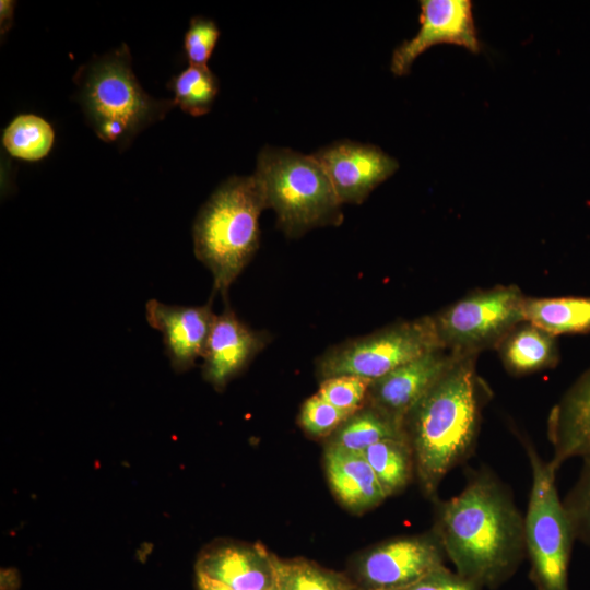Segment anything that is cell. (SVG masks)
Returning a JSON list of instances; mask_svg holds the SVG:
<instances>
[{
    "mask_svg": "<svg viewBox=\"0 0 590 590\" xmlns=\"http://www.w3.org/2000/svg\"><path fill=\"white\" fill-rule=\"evenodd\" d=\"M174 103L185 113L199 117L210 111L219 92V81L208 66H190L168 84Z\"/></svg>",
    "mask_w": 590,
    "mask_h": 590,
    "instance_id": "obj_23",
    "label": "cell"
},
{
    "mask_svg": "<svg viewBox=\"0 0 590 590\" xmlns=\"http://www.w3.org/2000/svg\"><path fill=\"white\" fill-rule=\"evenodd\" d=\"M371 380L353 375H342L321 380L318 394L332 405L356 412L367 398Z\"/></svg>",
    "mask_w": 590,
    "mask_h": 590,
    "instance_id": "obj_27",
    "label": "cell"
},
{
    "mask_svg": "<svg viewBox=\"0 0 590 590\" xmlns=\"http://www.w3.org/2000/svg\"><path fill=\"white\" fill-rule=\"evenodd\" d=\"M403 438L405 435L400 422L365 403L331 434L328 444L345 450L363 452L379 441Z\"/></svg>",
    "mask_w": 590,
    "mask_h": 590,
    "instance_id": "obj_20",
    "label": "cell"
},
{
    "mask_svg": "<svg viewBox=\"0 0 590 590\" xmlns=\"http://www.w3.org/2000/svg\"><path fill=\"white\" fill-rule=\"evenodd\" d=\"M582 461L579 477L563 505L575 539L590 546V458Z\"/></svg>",
    "mask_w": 590,
    "mask_h": 590,
    "instance_id": "obj_25",
    "label": "cell"
},
{
    "mask_svg": "<svg viewBox=\"0 0 590 590\" xmlns=\"http://www.w3.org/2000/svg\"><path fill=\"white\" fill-rule=\"evenodd\" d=\"M440 349L432 315L423 316L329 347L317 359V374L321 380L342 375L375 380Z\"/></svg>",
    "mask_w": 590,
    "mask_h": 590,
    "instance_id": "obj_7",
    "label": "cell"
},
{
    "mask_svg": "<svg viewBox=\"0 0 590 590\" xmlns=\"http://www.w3.org/2000/svg\"><path fill=\"white\" fill-rule=\"evenodd\" d=\"M396 590H482L473 582L441 566L416 582Z\"/></svg>",
    "mask_w": 590,
    "mask_h": 590,
    "instance_id": "obj_29",
    "label": "cell"
},
{
    "mask_svg": "<svg viewBox=\"0 0 590 590\" xmlns=\"http://www.w3.org/2000/svg\"><path fill=\"white\" fill-rule=\"evenodd\" d=\"M550 460L557 472L571 458H590V367L568 388L547 417Z\"/></svg>",
    "mask_w": 590,
    "mask_h": 590,
    "instance_id": "obj_16",
    "label": "cell"
},
{
    "mask_svg": "<svg viewBox=\"0 0 590 590\" xmlns=\"http://www.w3.org/2000/svg\"><path fill=\"white\" fill-rule=\"evenodd\" d=\"M526 296L517 285L473 291L432 315L442 349L459 355L496 349L523 318Z\"/></svg>",
    "mask_w": 590,
    "mask_h": 590,
    "instance_id": "obj_8",
    "label": "cell"
},
{
    "mask_svg": "<svg viewBox=\"0 0 590 590\" xmlns=\"http://www.w3.org/2000/svg\"><path fill=\"white\" fill-rule=\"evenodd\" d=\"M477 356H460L403 418L415 473L429 498L436 497L445 476L475 447L489 394L476 371Z\"/></svg>",
    "mask_w": 590,
    "mask_h": 590,
    "instance_id": "obj_2",
    "label": "cell"
},
{
    "mask_svg": "<svg viewBox=\"0 0 590 590\" xmlns=\"http://www.w3.org/2000/svg\"><path fill=\"white\" fill-rule=\"evenodd\" d=\"M445 551L433 530L375 545L359 557L357 571L367 590H396L445 566Z\"/></svg>",
    "mask_w": 590,
    "mask_h": 590,
    "instance_id": "obj_9",
    "label": "cell"
},
{
    "mask_svg": "<svg viewBox=\"0 0 590 590\" xmlns=\"http://www.w3.org/2000/svg\"><path fill=\"white\" fill-rule=\"evenodd\" d=\"M462 355L445 349L417 357L371 380L366 402L403 425L410 409Z\"/></svg>",
    "mask_w": 590,
    "mask_h": 590,
    "instance_id": "obj_12",
    "label": "cell"
},
{
    "mask_svg": "<svg viewBox=\"0 0 590 590\" xmlns=\"http://www.w3.org/2000/svg\"><path fill=\"white\" fill-rule=\"evenodd\" d=\"M74 81L91 128L103 141L119 146L129 144L176 106L173 99L153 98L141 87L126 44L94 57L78 70Z\"/></svg>",
    "mask_w": 590,
    "mask_h": 590,
    "instance_id": "obj_4",
    "label": "cell"
},
{
    "mask_svg": "<svg viewBox=\"0 0 590 590\" xmlns=\"http://www.w3.org/2000/svg\"><path fill=\"white\" fill-rule=\"evenodd\" d=\"M362 453L388 497L402 491L415 472L413 452L405 438L379 441Z\"/></svg>",
    "mask_w": 590,
    "mask_h": 590,
    "instance_id": "obj_21",
    "label": "cell"
},
{
    "mask_svg": "<svg viewBox=\"0 0 590 590\" xmlns=\"http://www.w3.org/2000/svg\"><path fill=\"white\" fill-rule=\"evenodd\" d=\"M437 506L433 530L458 575L495 589L516 573L527 555L524 517L492 472L474 473L458 495Z\"/></svg>",
    "mask_w": 590,
    "mask_h": 590,
    "instance_id": "obj_1",
    "label": "cell"
},
{
    "mask_svg": "<svg viewBox=\"0 0 590 590\" xmlns=\"http://www.w3.org/2000/svg\"><path fill=\"white\" fill-rule=\"evenodd\" d=\"M55 132L44 118L33 114L16 116L4 129L2 144L14 157L35 162L52 148Z\"/></svg>",
    "mask_w": 590,
    "mask_h": 590,
    "instance_id": "obj_22",
    "label": "cell"
},
{
    "mask_svg": "<svg viewBox=\"0 0 590 590\" xmlns=\"http://www.w3.org/2000/svg\"><path fill=\"white\" fill-rule=\"evenodd\" d=\"M532 485L524 515L526 552L535 590H569L568 569L576 540L556 487V471L524 444Z\"/></svg>",
    "mask_w": 590,
    "mask_h": 590,
    "instance_id": "obj_6",
    "label": "cell"
},
{
    "mask_svg": "<svg viewBox=\"0 0 590 590\" xmlns=\"http://www.w3.org/2000/svg\"><path fill=\"white\" fill-rule=\"evenodd\" d=\"M196 571L228 590L276 588L274 555L260 544L214 543L199 555Z\"/></svg>",
    "mask_w": 590,
    "mask_h": 590,
    "instance_id": "obj_15",
    "label": "cell"
},
{
    "mask_svg": "<svg viewBox=\"0 0 590 590\" xmlns=\"http://www.w3.org/2000/svg\"><path fill=\"white\" fill-rule=\"evenodd\" d=\"M197 588L198 590H228L225 587L200 575H197ZM273 590H278V587Z\"/></svg>",
    "mask_w": 590,
    "mask_h": 590,
    "instance_id": "obj_31",
    "label": "cell"
},
{
    "mask_svg": "<svg viewBox=\"0 0 590 590\" xmlns=\"http://www.w3.org/2000/svg\"><path fill=\"white\" fill-rule=\"evenodd\" d=\"M324 467L334 495L353 511L374 508L388 497L362 452L328 444Z\"/></svg>",
    "mask_w": 590,
    "mask_h": 590,
    "instance_id": "obj_17",
    "label": "cell"
},
{
    "mask_svg": "<svg viewBox=\"0 0 590 590\" xmlns=\"http://www.w3.org/2000/svg\"><path fill=\"white\" fill-rule=\"evenodd\" d=\"M267 343V333L249 328L226 303L224 310L215 315L202 355L204 379L222 390Z\"/></svg>",
    "mask_w": 590,
    "mask_h": 590,
    "instance_id": "obj_14",
    "label": "cell"
},
{
    "mask_svg": "<svg viewBox=\"0 0 590 590\" xmlns=\"http://www.w3.org/2000/svg\"><path fill=\"white\" fill-rule=\"evenodd\" d=\"M329 177L341 203H362L399 168V163L370 144L340 141L312 154Z\"/></svg>",
    "mask_w": 590,
    "mask_h": 590,
    "instance_id": "obj_11",
    "label": "cell"
},
{
    "mask_svg": "<svg viewBox=\"0 0 590 590\" xmlns=\"http://www.w3.org/2000/svg\"><path fill=\"white\" fill-rule=\"evenodd\" d=\"M506 370L521 376L555 367L559 361L556 337L522 321L496 347Z\"/></svg>",
    "mask_w": 590,
    "mask_h": 590,
    "instance_id": "obj_18",
    "label": "cell"
},
{
    "mask_svg": "<svg viewBox=\"0 0 590 590\" xmlns=\"http://www.w3.org/2000/svg\"><path fill=\"white\" fill-rule=\"evenodd\" d=\"M353 413L332 405L316 393L303 403L298 421L308 435L324 437L333 434Z\"/></svg>",
    "mask_w": 590,
    "mask_h": 590,
    "instance_id": "obj_26",
    "label": "cell"
},
{
    "mask_svg": "<svg viewBox=\"0 0 590 590\" xmlns=\"http://www.w3.org/2000/svg\"><path fill=\"white\" fill-rule=\"evenodd\" d=\"M267 208L255 175L232 177L200 209L192 229L196 258L212 273L213 293L227 299L231 285L256 253L259 217Z\"/></svg>",
    "mask_w": 590,
    "mask_h": 590,
    "instance_id": "obj_3",
    "label": "cell"
},
{
    "mask_svg": "<svg viewBox=\"0 0 590 590\" xmlns=\"http://www.w3.org/2000/svg\"><path fill=\"white\" fill-rule=\"evenodd\" d=\"M0 3H1L0 5L1 32L3 33V32H7V30L12 24L14 2L2 0Z\"/></svg>",
    "mask_w": 590,
    "mask_h": 590,
    "instance_id": "obj_30",
    "label": "cell"
},
{
    "mask_svg": "<svg viewBox=\"0 0 590 590\" xmlns=\"http://www.w3.org/2000/svg\"><path fill=\"white\" fill-rule=\"evenodd\" d=\"M420 7L418 32L399 45L392 54L390 70L394 75L408 74L414 60L437 44H455L473 54L481 51L472 1L422 0Z\"/></svg>",
    "mask_w": 590,
    "mask_h": 590,
    "instance_id": "obj_10",
    "label": "cell"
},
{
    "mask_svg": "<svg viewBox=\"0 0 590 590\" xmlns=\"http://www.w3.org/2000/svg\"><path fill=\"white\" fill-rule=\"evenodd\" d=\"M149 324L162 333L165 353L176 373L192 368L202 357L215 318L212 298L202 306L166 305L157 299L145 304Z\"/></svg>",
    "mask_w": 590,
    "mask_h": 590,
    "instance_id": "obj_13",
    "label": "cell"
},
{
    "mask_svg": "<svg viewBox=\"0 0 590 590\" xmlns=\"http://www.w3.org/2000/svg\"><path fill=\"white\" fill-rule=\"evenodd\" d=\"M278 590H356L343 576L303 559L274 556Z\"/></svg>",
    "mask_w": 590,
    "mask_h": 590,
    "instance_id": "obj_24",
    "label": "cell"
},
{
    "mask_svg": "<svg viewBox=\"0 0 590 590\" xmlns=\"http://www.w3.org/2000/svg\"><path fill=\"white\" fill-rule=\"evenodd\" d=\"M253 175L262 187L267 208L274 210L278 227L286 236L299 237L315 227L341 224L342 203L312 154L266 146L258 155Z\"/></svg>",
    "mask_w": 590,
    "mask_h": 590,
    "instance_id": "obj_5",
    "label": "cell"
},
{
    "mask_svg": "<svg viewBox=\"0 0 590 590\" xmlns=\"http://www.w3.org/2000/svg\"><path fill=\"white\" fill-rule=\"evenodd\" d=\"M220 30L212 20L194 16L184 38V47L190 66H206L217 39Z\"/></svg>",
    "mask_w": 590,
    "mask_h": 590,
    "instance_id": "obj_28",
    "label": "cell"
},
{
    "mask_svg": "<svg viewBox=\"0 0 590 590\" xmlns=\"http://www.w3.org/2000/svg\"><path fill=\"white\" fill-rule=\"evenodd\" d=\"M523 318L557 337L590 332V296L527 297Z\"/></svg>",
    "mask_w": 590,
    "mask_h": 590,
    "instance_id": "obj_19",
    "label": "cell"
}]
</instances>
